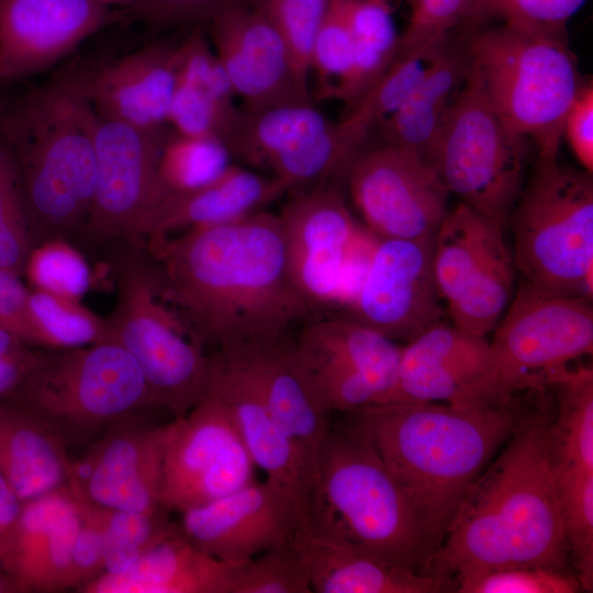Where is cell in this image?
Here are the masks:
<instances>
[{"mask_svg": "<svg viewBox=\"0 0 593 593\" xmlns=\"http://www.w3.org/2000/svg\"><path fill=\"white\" fill-rule=\"evenodd\" d=\"M590 301L519 283L490 342L497 379L507 396L547 387L551 376L592 353Z\"/></svg>", "mask_w": 593, "mask_h": 593, "instance_id": "obj_12", "label": "cell"}, {"mask_svg": "<svg viewBox=\"0 0 593 593\" xmlns=\"http://www.w3.org/2000/svg\"><path fill=\"white\" fill-rule=\"evenodd\" d=\"M31 223L14 161L0 145V268L16 276L24 272L34 247Z\"/></svg>", "mask_w": 593, "mask_h": 593, "instance_id": "obj_42", "label": "cell"}, {"mask_svg": "<svg viewBox=\"0 0 593 593\" xmlns=\"http://www.w3.org/2000/svg\"><path fill=\"white\" fill-rule=\"evenodd\" d=\"M505 226L459 202L434 236L433 270L441 302L457 328L485 337L506 311L516 267Z\"/></svg>", "mask_w": 593, "mask_h": 593, "instance_id": "obj_11", "label": "cell"}, {"mask_svg": "<svg viewBox=\"0 0 593 593\" xmlns=\"http://www.w3.org/2000/svg\"><path fill=\"white\" fill-rule=\"evenodd\" d=\"M588 0H480L469 25L500 20L535 31L566 36L569 20Z\"/></svg>", "mask_w": 593, "mask_h": 593, "instance_id": "obj_44", "label": "cell"}, {"mask_svg": "<svg viewBox=\"0 0 593 593\" xmlns=\"http://www.w3.org/2000/svg\"><path fill=\"white\" fill-rule=\"evenodd\" d=\"M24 272L32 289L77 300L92 283L91 268L85 255L63 237L47 238L34 246Z\"/></svg>", "mask_w": 593, "mask_h": 593, "instance_id": "obj_40", "label": "cell"}, {"mask_svg": "<svg viewBox=\"0 0 593 593\" xmlns=\"http://www.w3.org/2000/svg\"><path fill=\"white\" fill-rule=\"evenodd\" d=\"M96 507L105 537L103 573L127 570L177 528L171 513L164 507L148 513Z\"/></svg>", "mask_w": 593, "mask_h": 593, "instance_id": "obj_38", "label": "cell"}, {"mask_svg": "<svg viewBox=\"0 0 593 593\" xmlns=\"http://www.w3.org/2000/svg\"><path fill=\"white\" fill-rule=\"evenodd\" d=\"M511 399L499 382L490 342L438 322L402 346L394 384L377 404L477 406Z\"/></svg>", "mask_w": 593, "mask_h": 593, "instance_id": "obj_21", "label": "cell"}, {"mask_svg": "<svg viewBox=\"0 0 593 593\" xmlns=\"http://www.w3.org/2000/svg\"><path fill=\"white\" fill-rule=\"evenodd\" d=\"M525 143L493 109L468 64L432 159L450 194L507 226L524 187Z\"/></svg>", "mask_w": 593, "mask_h": 593, "instance_id": "obj_10", "label": "cell"}, {"mask_svg": "<svg viewBox=\"0 0 593 593\" xmlns=\"http://www.w3.org/2000/svg\"><path fill=\"white\" fill-rule=\"evenodd\" d=\"M347 179L356 209L379 238H432L449 211L450 192L435 165L402 147L359 153Z\"/></svg>", "mask_w": 593, "mask_h": 593, "instance_id": "obj_17", "label": "cell"}, {"mask_svg": "<svg viewBox=\"0 0 593 593\" xmlns=\"http://www.w3.org/2000/svg\"><path fill=\"white\" fill-rule=\"evenodd\" d=\"M11 395L51 426L67 448L89 445L112 426L157 409L141 368L111 339L41 350Z\"/></svg>", "mask_w": 593, "mask_h": 593, "instance_id": "obj_8", "label": "cell"}, {"mask_svg": "<svg viewBox=\"0 0 593 593\" xmlns=\"http://www.w3.org/2000/svg\"><path fill=\"white\" fill-rule=\"evenodd\" d=\"M41 350L0 327V398L11 395L34 367Z\"/></svg>", "mask_w": 593, "mask_h": 593, "instance_id": "obj_51", "label": "cell"}, {"mask_svg": "<svg viewBox=\"0 0 593 593\" xmlns=\"http://www.w3.org/2000/svg\"><path fill=\"white\" fill-rule=\"evenodd\" d=\"M113 272L116 303L107 317L111 340L136 361L157 409L186 416L206 394L213 357L165 300L154 261L139 243L121 242Z\"/></svg>", "mask_w": 593, "mask_h": 593, "instance_id": "obj_7", "label": "cell"}, {"mask_svg": "<svg viewBox=\"0 0 593 593\" xmlns=\"http://www.w3.org/2000/svg\"><path fill=\"white\" fill-rule=\"evenodd\" d=\"M125 18L97 0H0V83L48 68Z\"/></svg>", "mask_w": 593, "mask_h": 593, "instance_id": "obj_25", "label": "cell"}, {"mask_svg": "<svg viewBox=\"0 0 593 593\" xmlns=\"http://www.w3.org/2000/svg\"><path fill=\"white\" fill-rule=\"evenodd\" d=\"M30 289L20 276L0 268V327L20 337L30 346H37L36 333L29 309Z\"/></svg>", "mask_w": 593, "mask_h": 593, "instance_id": "obj_49", "label": "cell"}, {"mask_svg": "<svg viewBox=\"0 0 593 593\" xmlns=\"http://www.w3.org/2000/svg\"><path fill=\"white\" fill-rule=\"evenodd\" d=\"M201 25L179 43L177 85L167 122L176 132L220 141L228 149L244 115Z\"/></svg>", "mask_w": 593, "mask_h": 593, "instance_id": "obj_29", "label": "cell"}, {"mask_svg": "<svg viewBox=\"0 0 593 593\" xmlns=\"http://www.w3.org/2000/svg\"><path fill=\"white\" fill-rule=\"evenodd\" d=\"M348 414L366 433L437 547L465 493L525 415L513 399L477 406L380 403Z\"/></svg>", "mask_w": 593, "mask_h": 593, "instance_id": "obj_3", "label": "cell"}, {"mask_svg": "<svg viewBox=\"0 0 593 593\" xmlns=\"http://www.w3.org/2000/svg\"><path fill=\"white\" fill-rule=\"evenodd\" d=\"M563 136L584 170L592 174L593 85L591 79L583 85L567 113Z\"/></svg>", "mask_w": 593, "mask_h": 593, "instance_id": "obj_50", "label": "cell"}, {"mask_svg": "<svg viewBox=\"0 0 593 593\" xmlns=\"http://www.w3.org/2000/svg\"><path fill=\"white\" fill-rule=\"evenodd\" d=\"M251 0H145L138 15L156 26L210 24L222 13Z\"/></svg>", "mask_w": 593, "mask_h": 593, "instance_id": "obj_48", "label": "cell"}, {"mask_svg": "<svg viewBox=\"0 0 593 593\" xmlns=\"http://www.w3.org/2000/svg\"><path fill=\"white\" fill-rule=\"evenodd\" d=\"M98 114L54 77L24 92L0 119L32 230L43 240L78 235L97 182Z\"/></svg>", "mask_w": 593, "mask_h": 593, "instance_id": "obj_5", "label": "cell"}, {"mask_svg": "<svg viewBox=\"0 0 593 593\" xmlns=\"http://www.w3.org/2000/svg\"><path fill=\"white\" fill-rule=\"evenodd\" d=\"M179 515L190 544L232 564L292 540L303 524L300 499L267 479Z\"/></svg>", "mask_w": 593, "mask_h": 593, "instance_id": "obj_22", "label": "cell"}, {"mask_svg": "<svg viewBox=\"0 0 593 593\" xmlns=\"http://www.w3.org/2000/svg\"><path fill=\"white\" fill-rule=\"evenodd\" d=\"M244 111L228 150L233 158L267 169L288 191H303L347 171L350 161L337 122L310 104Z\"/></svg>", "mask_w": 593, "mask_h": 593, "instance_id": "obj_18", "label": "cell"}, {"mask_svg": "<svg viewBox=\"0 0 593 593\" xmlns=\"http://www.w3.org/2000/svg\"><path fill=\"white\" fill-rule=\"evenodd\" d=\"M467 53L506 125L536 143L537 159L558 158L567 113L585 83L567 36L502 23L477 31Z\"/></svg>", "mask_w": 593, "mask_h": 593, "instance_id": "obj_6", "label": "cell"}, {"mask_svg": "<svg viewBox=\"0 0 593 593\" xmlns=\"http://www.w3.org/2000/svg\"><path fill=\"white\" fill-rule=\"evenodd\" d=\"M167 133L165 125L141 127L98 115L97 182L78 234L83 244L142 243L146 223L169 195L158 171Z\"/></svg>", "mask_w": 593, "mask_h": 593, "instance_id": "obj_13", "label": "cell"}, {"mask_svg": "<svg viewBox=\"0 0 593 593\" xmlns=\"http://www.w3.org/2000/svg\"><path fill=\"white\" fill-rule=\"evenodd\" d=\"M292 282L314 310L349 303L362 277L361 230L339 191L325 183L299 191L279 214ZM372 249V248H371Z\"/></svg>", "mask_w": 593, "mask_h": 593, "instance_id": "obj_14", "label": "cell"}, {"mask_svg": "<svg viewBox=\"0 0 593 593\" xmlns=\"http://www.w3.org/2000/svg\"><path fill=\"white\" fill-rule=\"evenodd\" d=\"M577 575L540 566H512L467 573L456 579L458 593H577Z\"/></svg>", "mask_w": 593, "mask_h": 593, "instance_id": "obj_43", "label": "cell"}, {"mask_svg": "<svg viewBox=\"0 0 593 593\" xmlns=\"http://www.w3.org/2000/svg\"><path fill=\"white\" fill-rule=\"evenodd\" d=\"M174 429L175 419L152 425L143 414L112 426L72 460L68 486L78 499L101 508H161L164 460Z\"/></svg>", "mask_w": 593, "mask_h": 593, "instance_id": "obj_20", "label": "cell"}, {"mask_svg": "<svg viewBox=\"0 0 593 593\" xmlns=\"http://www.w3.org/2000/svg\"><path fill=\"white\" fill-rule=\"evenodd\" d=\"M72 460L41 417L16 403L0 404V474L23 503L67 485Z\"/></svg>", "mask_w": 593, "mask_h": 593, "instance_id": "obj_33", "label": "cell"}, {"mask_svg": "<svg viewBox=\"0 0 593 593\" xmlns=\"http://www.w3.org/2000/svg\"><path fill=\"white\" fill-rule=\"evenodd\" d=\"M232 158L220 141L168 131L159 154V177L169 195L187 193L220 178L233 165Z\"/></svg>", "mask_w": 593, "mask_h": 593, "instance_id": "obj_37", "label": "cell"}, {"mask_svg": "<svg viewBox=\"0 0 593 593\" xmlns=\"http://www.w3.org/2000/svg\"><path fill=\"white\" fill-rule=\"evenodd\" d=\"M225 348L238 354L257 382L294 450L306 492L329 421L295 361L292 344L280 338Z\"/></svg>", "mask_w": 593, "mask_h": 593, "instance_id": "obj_27", "label": "cell"}, {"mask_svg": "<svg viewBox=\"0 0 593 593\" xmlns=\"http://www.w3.org/2000/svg\"><path fill=\"white\" fill-rule=\"evenodd\" d=\"M78 501L81 524L72 547L68 579L69 589L75 591L104 572L105 556V537L98 508L80 499Z\"/></svg>", "mask_w": 593, "mask_h": 593, "instance_id": "obj_47", "label": "cell"}, {"mask_svg": "<svg viewBox=\"0 0 593 593\" xmlns=\"http://www.w3.org/2000/svg\"><path fill=\"white\" fill-rule=\"evenodd\" d=\"M479 1L411 0V14L400 35L396 58L469 24Z\"/></svg>", "mask_w": 593, "mask_h": 593, "instance_id": "obj_45", "label": "cell"}, {"mask_svg": "<svg viewBox=\"0 0 593 593\" xmlns=\"http://www.w3.org/2000/svg\"><path fill=\"white\" fill-rule=\"evenodd\" d=\"M353 54V35L340 13L329 1L311 55V69L317 74L321 97H331L334 87L348 71Z\"/></svg>", "mask_w": 593, "mask_h": 593, "instance_id": "obj_46", "label": "cell"}, {"mask_svg": "<svg viewBox=\"0 0 593 593\" xmlns=\"http://www.w3.org/2000/svg\"><path fill=\"white\" fill-rule=\"evenodd\" d=\"M1 113H2V110H1V107H0V119H1ZM0 145H1V138H0Z\"/></svg>", "mask_w": 593, "mask_h": 593, "instance_id": "obj_55", "label": "cell"}, {"mask_svg": "<svg viewBox=\"0 0 593 593\" xmlns=\"http://www.w3.org/2000/svg\"><path fill=\"white\" fill-rule=\"evenodd\" d=\"M255 463L214 387L182 418L167 446L161 505L181 514L254 480Z\"/></svg>", "mask_w": 593, "mask_h": 593, "instance_id": "obj_16", "label": "cell"}, {"mask_svg": "<svg viewBox=\"0 0 593 593\" xmlns=\"http://www.w3.org/2000/svg\"><path fill=\"white\" fill-rule=\"evenodd\" d=\"M437 38L398 57L348 115L338 121V134L351 164L376 128L410 98L449 40Z\"/></svg>", "mask_w": 593, "mask_h": 593, "instance_id": "obj_35", "label": "cell"}, {"mask_svg": "<svg viewBox=\"0 0 593 593\" xmlns=\"http://www.w3.org/2000/svg\"><path fill=\"white\" fill-rule=\"evenodd\" d=\"M331 0H251L284 41L299 75L307 81L316 34Z\"/></svg>", "mask_w": 593, "mask_h": 593, "instance_id": "obj_41", "label": "cell"}, {"mask_svg": "<svg viewBox=\"0 0 593 593\" xmlns=\"http://www.w3.org/2000/svg\"><path fill=\"white\" fill-rule=\"evenodd\" d=\"M29 309L37 347L43 349L80 347L110 338L108 318L82 305L80 300L31 289Z\"/></svg>", "mask_w": 593, "mask_h": 593, "instance_id": "obj_36", "label": "cell"}, {"mask_svg": "<svg viewBox=\"0 0 593 593\" xmlns=\"http://www.w3.org/2000/svg\"><path fill=\"white\" fill-rule=\"evenodd\" d=\"M521 282L541 292L592 299V174L537 159L507 224Z\"/></svg>", "mask_w": 593, "mask_h": 593, "instance_id": "obj_9", "label": "cell"}, {"mask_svg": "<svg viewBox=\"0 0 593 593\" xmlns=\"http://www.w3.org/2000/svg\"><path fill=\"white\" fill-rule=\"evenodd\" d=\"M143 245L163 296L203 345L280 339L313 311L292 282L282 223L273 213L260 210Z\"/></svg>", "mask_w": 593, "mask_h": 593, "instance_id": "obj_1", "label": "cell"}, {"mask_svg": "<svg viewBox=\"0 0 593 593\" xmlns=\"http://www.w3.org/2000/svg\"><path fill=\"white\" fill-rule=\"evenodd\" d=\"M315 593L456 592V580L407 571L300 528L293 537Z\"/></svg>", "mask_w": 593, "mask_h": 593, "instance_id": "obj_32", "label": "cell"}, {"mask_svg": "<svg viewBox=\"0 0 593 593\" xmlns=\"http://www.w3.org/2000/svg\"><path fill=\"white\" fill-rule=\"evenodd\" d=\"M209 38L235 96L244 101L243 110L313 103L284 41L251 7L215 18L209 24Z\"/></svg>", "mask_w": 593, "mask_h": 593, "instance_id": "obj_24", "label": "cell"}, {"mask_svg": "<svg viewBox=\"0 0 593 593\" xmlns=\"http://www.w3.org/2000/svg\"><path fill=\"white\" fill-rule=\"evenodd\" d=\"M236 564V563H235ZM235 564L194 547L177 528L120 573H102L78 593H228Z\"/></svg>", "mask_w": 593, "mask_h": 593, "instance_id": "obj_30", "label": "cell"}, {"mask_svg": "<svg viewBox=\"0 0 593 593\" xmlns=\"http://www.w3.org/2000/svg\"><path fill=\"white\" fill-rule=\"evenodd\" d=\"M212 385L228 409L255 466L264 470L267 480L293 492L302 504L305 482L294 450L233 348H220L213 356Z\"/></svg>", "mask_w": 593, "mask_h": 593, "instance_id": "obj_28", "label": "cell"}, {"mask_svg": "<svg viewBox=\"0 0 593 593\" xmlns=\"http://www.w3.org/2000/svg\"><path fill=\"white\" fill-rule=\"evenodd\" d=\"M23 502L0 474V547L15 526Z\"/></svg>", "mask_w": 593, "mask_h": 593, "instance_id": "obj_52", "label": "cell"}, {"mask_svg": "<svg viewBox=\"0 0 593 593\" xmlns=\"http://www.w3.org/2000/svg\"><path fill=\"white\" fill-rule=\"evenodd\" d=\"M179 43L154 42L119 58L68 66L55 77L101 118L164 126L177 85Z\"/></svg>", "mask_w": 593, "mask_h": 593, "instance_id": "obj_23", "label": "cell"}, {"mask_svg": "<svg viewBox=\"0 0 593 593\" xmlns=\"http://www.w3.org/2000/svg\"><path fill=\"white\" fill-rule=\"evenodd\" d=\"M81 524L78 499L67 485L24 502L0 547V568L18 592L69 590L72 547Z\"/></svg>", "mask_w": 593, "mask_h": 593, "instance_id": "obj_26", "label": "cell"}, {"mask_svg": "<svg viewBox=\"0 0 593 593\" xmlns=\"http://www.w3.org/2000/svg\"><path fill=\"white\" fill-rule=\"evenodd\" d=\"M550 423L546 411L524 415L465 493L423 574L456 580L512 566L570 572L550 463Z\"/></svg>", "mask_w": 593, "mask_h": 593, "instance_id": "obj_2", "label": "cell"}, {"mask_svg": "<svg viewBox=\"0 0 593 593\" xmlns=\"http://www.w3.org/2000/svg\"><path fill=\"white\" fill-rule=\"evenodd\" d=\"M18 592L11 579L0 568V593Z\"/></svg>", "mask_w": 593, "mask_h": 593, "instance_id": "obj_54", "label": "cell"}, {"mask_svg": "<svg viewBox=\"0 0 593 593\" xmlns=\"http://www.w3.org/2000/svg\"><path fill=\"white\" fill-rule=\"evenodd\" d=\"M228 593H313L302 555L293 538L236 563Z\"/></svg>", "mask_w": 593, "mask_h": 593, "instance_id": "obj_39", "label": "cell"}, {"mask_svg": "<svg viewBox=\"0 0 593 593\" xmlns=\"http://www.w3.org/2000/svg\"><path fill=\"white\" fill-rule=\"evenodd\" d=\"M287 192L272 176L233 164L220 178L200 189L170 194L146 223L141 240L232 222L260 211Z\"/></svg>", "mask_w": 593, "mask_h": 593, "instance_id": "obj_31", "label": "cell"}, {"mask_svg": "<svg viewBox=\"0 0 593 593\" xmlns=\"http://www.w3.org/2000/svg\"><path fill=\"white\" fill-rule=\"evenodd\" d=\"M302 529L422 573L437 548L374 446L350 417L326 429L302 504Z\"/></svg>", "mask_w": 593, "mask_h": 593, "instance_id": "obj_4", "label": "cell"}, {"mask_svg": "<svg viewBox=\"0 0 593 593\" xmlns=\"http://www.w3.org/2000/svg\"><path fill=\"white\" fill-rule=\"evenodd\" d=\"M468 64L467 46L459 48L448 40L410 98L376 128L382 144L432 161L450 108L465 85Z\"/></svg>", "mask_w": 593, "mask_h": 593, "instance_id": "obj_34", "label": "cell"}, {"mask_svg": "<svg viewBox=\"0 0 593 593\" xmlns=\"http://www.w3.org/2000/svg\"><path fill=\"white\" fill-rule=\"evenodd\" d=\"M97 1L110 8L116 9V7H119L121 9L135 12L137 14L145 2V0H97Z\"/></svg>", "mask_w": 593, "mask_h": 593, "instance_id": "obj_53", "label": "cell"}, {"mask_svg": "<svg viewBox=\"0 0 593 593\" xmlns=\"http://www.w3.org/2000/svg\"><path fill=\"white\" fill-rule=\"evenodd\" d=\"M326 414L379 403L394 384L402 346L350 317L312 322L292 344Z\"/></svg>", "mask_w": 593, "mask_h": 593, "instance_id": "obj_15", "label": "cell"}, {"mask_svg": "<svg viewBox=\"0 0 593 593\" xmlns=\"http://www.w3.org/2000/svg\"><path fill=\"white\" fill-rule=\"evenodd\" d=\"M433 245L434 237L379 238L348 303L350 318L406 343L441 322Z\"/></svg>", "mask_w": 593, "mask_h": 593, "instance_id": "obj_19", "label": "cell"}]
</instances>
